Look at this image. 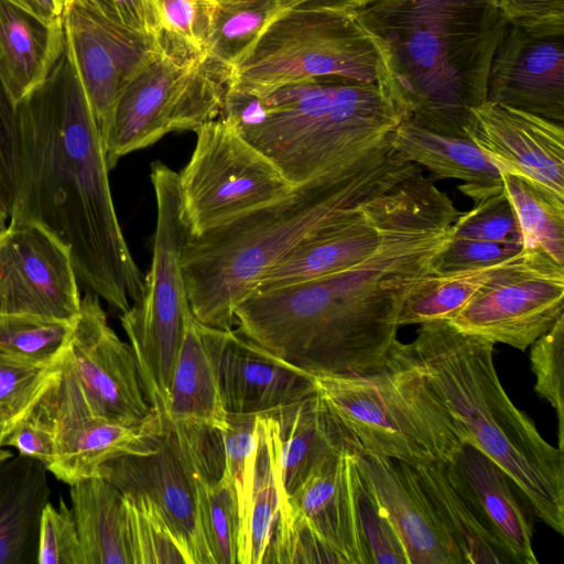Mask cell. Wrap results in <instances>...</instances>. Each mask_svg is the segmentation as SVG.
I'll return each instance as SVG.
<instances>
[{"label": "cell", "mask_w": 564, "mask_h": 564, "mask_svg": "<svg viewBox=\"0 0 564 564\" xmlns=\"http://www.w3.org/2000/svg\"><path fill=\"white\" fill-rule=\"evenodd\" d=\"M460 213L432 182L368 257L249 294L235 311L238 330L310 375H361L383 367L398 341L402 306L437 271Z\"/></svg>", "instance_id": "obj_1"}, {"label": "cell", "mask_w": 564, "mask_h": 564, "mask_svg": "<svg viewBox=\"0 0 564 564\" xmlns=\"http://www.w3.org/2000/svg\"><path fill=\"white\" fill-rule=\"evenodd\" d=\"M19 167L9 221H32L68 249L77 279L120 313L142 294L115 209L102 137L66 47L17 106Z\"/></svg>", "instance_id": "obj_2"}, {"label": "cell", "mask_w": 564, "mask_h": 564, "mask_svg": "<svg viewBox=\"0 0 564 564\" xmlns=\"http://www.w3.org/2000/svg\"><path fill=\"white\" fill-rule=\"evenodd\" d=\"M354 14L379 45L386 90L403 120L467 137L508 26L497 0H379Z\"/></svg>", "instance_id": "obj_3"}, {"label": "cell", "mask_w": 564, "mask_h": 564, "mask_svg": "<svg viewBox=\"0 0 564 564\" xmlns=\"http://www.w3.org/2000/svg\"><path fill=\"white\" fill-rule=\"evenodd\" d=\"M220 115L295 187L338 176L391 149L403 120L380 84L334 76L262 96L227 91Z\"/></svg>", "instance_id": "obj_4"}, {"label": "cell", "mask_w": 564, "mask_h": 564, "mask_svg": "<svg viewBox=\"0 0 564 564\" xmlns=\"http://www.w3.org/2000/svg\"><path fill=\"white\" fill-rule=\"evenodd\" d=\"M470 443L491 458L544 524L564 534V453L549 444L506 393L495 344L448 321L420 324L408 344Z\"/></svg>", "instance_id": "obj_5"}, {"label": "cell", "mask_w": 564, "mask_h": 564, "mask_svg": "<svg viewBox=\"0 0 564 564\" xmlns=\"http://www.w3.org/2000/svg\"><path fill=\"white\" fill-rule=\"evenodd\" d=\"M392 150L338 176L296 187L284 199L198 237L182 251L193 316L219 329L235 325V308L271 267L304 238L360 198L378 181Z\"/></svg>", "instance_id": "obj_6"}, {"label": "cell", "mask_w": 564, "mask_h": 564, "mask_svg": "<svg viewBox=\"0 0 564 564\" xmlns=\"http://www.w3.org/2000/svg\"><path fill=\"white\" fill-rule=\"evenodd\" d=\"M316 392L361 456L412 466L449 463L467 436L415 361L397 341L388 362L361 375H313Z\"/></svg>", "instance_id": "obj_7"}, {"label": "cell", "mask_w": 564, "mask_h": 564, "mask_svg": "<svg viewBox=\"0 0 564 564\" xmlns=\"http://www.w3.org/2000/svg\"><path fill=\"white\" fill-rule=\"evenodd\" d=\"M156 223L150 270L139 300L120 314L151 409L166 417L170 386L191 312L182 270L189 237L183 217L178 174L161 162L150 173Z\"/></svg>", "instance_id": "obj_8"}, {"label": "cell", "mask_w": 564, "mask_h": 564, "mask_svg": "<svg viewBox=\"0 0 564 564\" xmlns=\"http://www.w3.org/2000/svg\"><path fill=\"white\" fill-rule=\"evenodd\" d=\"M326 76L380 84L386 89L379 45L354 13L295 6L267 29L232 69L227 91L262 96L289 83Z\"/></svg>", "instance_id": "obj_9"}, {"label": "cell", "mask_w": 564, "mask_h": 564, "mask_svg": "<svg viewBox=\"0 0 564 564\" xmlns=\"http://www.w3.org/2000/svg\"><path fill=\"white\" fill-rule=\"evenodd\" d=\"M230 76L207 52L193 61L156 52L120 96L102 134L109 169L171 132L196 131L217 119Z\"/></svg>", "instance_id": "obj_10"}, {"label": "cell", "mask_w": 564, "mask_h": 564, "mask_svg": "<svg viewBox=\"0 0 564 564\" xmlns=\"http://www.w3.org/2000/svg\"><path fill=\"white\" fill-rule=\"evenodd\" d=\"M196 133L178 174L183 217L198 237L290 196L296 188L225 116Z\"/></svg>", "instance_id": "obj_11"}, {"label": "cell", "mask_w": 564, "mask_h": 564, "mask_svg": "<svg viewBox=\"0 0 564 564\" xmlns=\"http://www.w3.org/2000/svg\"><path fill=\"white\" fill-rule=\"evenodd\" d=\"M31 411L54 436L55 455L47 470L69 486L96 476L109 459L156 451L166 421L154 411L133 424L99 414L79 381L69 350Z\"/></svg>", "instance_id": "obj_12"}, {"label": "cell", "mask_w": 564, "mask_h": 564, "mask_svg": "<svg viewBox=\"0 0 564 564\" xmlns=\"http://www.w3.org/2000/svg\"><path fill=\"white\" fill-rule=\"evenodd\" d=\"M562 316L564 264L540 249H522L447 321L464 333L524 350Z\"/></svg>", "instance_id": "obj_13"}, {"label": "cell", "mask_w": 564, "mask_h": 564, "mask_svg": "<svg viewBox=\"0 0 564 564\" xmlns=\"http://www.w3.org/2000/svg\"><path fill=\"white\" fill-rule=\"evenodd\" d=\"M82 296L66 246L32 221L0 231V315H30L75 324Z\"/></svg>", "instance_id": "obj_14"}, {"label": "cell", "mask_w": 564, "mask_h": 564, "mask_svg": "<svg viewBox=\"0 0 564 564\" xmlns=\"http://www.w3.org/2000/svg\"><path fill=\"white\" fill-rule=\"evenodd\" d=\"M63 20L66 47L102 137L120 96L158 51L150 35L82 0L72 2Z\"/></svg>", "instance_id": "obj_15"}, {"label": "cell", "mask_w": 564, "mask_h": 564, "mask_svg": "<svg viewBox=\"0 0 564 564\" xmlns=\"http://www.w3.org/2000/svg\"><path fill=\"white\" fill-rule=\"evenodd\" d=\"M465 132L500 173L564 200L563 123L486 100L470 109Z\"/></svg>", "instance_id": "obj_16"}, {"label": "cell", "mask_w": 564, "mask_h": 564, "mask_svg": "<svg viewBox=\"0 0 564 564\" xmlns=\"http://www.w3.org/2000/svg\"><path fill=\"white\" fill-rule=\"evenodd\" d=\"M68 350L99 414L131 424L151 415L133 352L110 327L99 297L90 292L82 296Z\"/></svg>", "instance_id": "obj_17"}, {"label": "cell", "mask_w": 564, "mask_h": 564, "mask_svg": "<svg viewBox=\"0 0 564 564\" xmlns=\"http://www.w3.org/2000/svg\"><path fill=\"white\" fill-rule=\"evenodd\" d=\"M123 495L147 496L163 514L191 564H212L199 527L195 489L185 449L167 420L159 447L100 465L97 475Z\"/></svg>", "instance_id": "obj_18"}, {"label": "cell", "mask_w": 564, "mask_h": 564, "mask_svg": "<svg viewBox=\"0 0 564 564\" xmlns=\"http://www.w3.org/2000/svg\"><path fill=\"white\" fill-rule=\"evenodd\" d=\"M564 122V34L508 24L491 61L487 99Z\"/></svg>", "instance_id": "obj_19"}, {"label": "cell", "mask_w": 564, "mask_h": 564, "mask_svg": "<svg viewBox=\"0 0 564 564\" xmlns=\"http://www.w3.org/2000/svg\"><path fill=\"white\" fill-rule=\"evenodd\" d=\"M358 468L393 524L409 564H464L423 492L412 465L359 455Z\"/></svg>", "instance_id": "obj_20"}, {"label": "cell", "mask_w": 564, "mask_h": 564, "mask_svg": "<svg viewBox=\"0 0 564 564\" xmlns=\"http://www.w3.org/2000/svg\"><path fill=\"white\" fill-rule=\"evenodd\" d=\"M219 386L229 414L262 415L316 392L313 375L227 329L219 360Z\"/></svg>", "instance_id": "obj_21"}, {"label": "cell", "mask_w": 564, "mask_h": 564, "mask_svg": "<svg viewBox=\"0 0 564 564\" xmlns=\"http://www.w3.org/2000/svg\"><path fill=\"white\" fill-rule=\"evenodd\" d=\"M359 453L346 449L311 475L288 499L303 520L343 561L370 564L358 516Z\"/></svg>", "instance_id": "obj_22"}, {"label": "cell", "mask_w": 564, "mask_h": 564, "mask_svg": "<svg viewBox=\"0 0 564 564\" xmlns=\"http://www.w3.org/2000/svg\"><path fill=\"white\" fill-rule=\"evenodd\" d=\"M445 467L449 481L511 563L538 564L531 520L507 474L470 443H464L454 459L445 463Z\"/></svg>", "instance_id": "obj_23"}, {"label": "cell", "mask_w": 564, "mask_h": 564, "mask_svg": "<svg viewBox=\"0 0 564 564\" xmlns=\"http://www.w3.org/2000/svg\"><path fill=\"white\" fill-rule=\"evenodd\" d=\"M227 329L186 319L166 410L171 423L188 422L223 430L227 423L219 386V360Z\"/></svg>", "instance_id": "obj_24"}, {"label": "cell", "mask_w": 564, "mask_h": 564, "mask_svg": "<svg viewBox=\"0 0 564 564\" xmlns=\"http://www.w3.org/2000/svg\"><path fill=\"white\" fill-rule=\"evenodd\" d=\"M64 50V20L47 23L14 0H0V83L15 107L46 79Z\"/></svg>", "instance_id": "obj_25"}, {"label": "cell", "mask_w": 564, "mask_h": 564, "mask_svg": "<svg viewBox=\"0 0 564 564\" xmlns=\"http://www.w3.org/2000/svg\"><path fill=\"white\" fill-rule=\"evenodd\" d=\"M267 414L278 424L280 477L288 496L341 452H358L317 392Z\"/></svg>", "instance_id": "obj_26"}, {"label": "cell", "mask_w": 564, "mask_h": 564, "mask_svg": "<svg viewBox=\"0 0 564 564\" xmlns=\"http://www.w3.org/2000/svg\"><path fill=\"white\" fill-rule=\"evenodd\" d=\"M391 150L402 161L423 165L434 178L464 181L458 188L478 202L502 189L501 175L468 137H451L409 119L395 128Z\"/></svg>", "instance_id": "obj_27"}, {"label": "cell", "mask_w": 564, "mask_h": 564, "mask_svg": "<svg viewBox=\"0 0 564 564\" xmlns=\"http://www.w3.org/2000/svg\"><path fill=\"white\" fill-rule=\"evenodd\" d=\"M47 471L20 454L0 462V564L37 563L40 522L51 492Z\"/></svg>", "instance_id": "obj_28"}, {"label": "cell", "mask_w": 564, "mask_h": 564, "mask_svg": "<svg viewBox=\"0 0 564 564\" xmlns=\"http://www.w3.org/2000/svg\"><path fill=\"white\" fill-rule=\"evenodd\" d=\"M522 249L521 229L502 186L500 192L476 202L474 208L459 214L438 259L437 271L499 263Z\"/></svg>", "instance_id": "obj_29"}, {"label": "cell", "mask_w": 564, "mask_h": 564, "mask_svg": "<svg viewBox=\"0 0 564 564\" xmlns=\"http://www.w3.org/2000/svg\"><path fill=\"white\" fill-rule=\"evenodd\" d=\"M70 500L84 564H131L121 491L94 476L70 485Z\"/></svg>", "instance_id": "obj_30"}, {"label": "cell", "mask_w": 564, "mask_h": 564, "mask_svg": "<svg viewBox=\"0 0 564 564\" xmlns=\"http://www.w3.org/2000/svg\"><path fill=\"white\" fill-rule=\"evenodd\" d=\"M258 453L251 503L239 529L238 564H262L280 506L288 502L279 468V431L270 414L257 415Z\"/></svg>", "instance_id": "obj_31"}, {"label": "cell", "mask_w": 564, "mask_h": 564, "mask_svg": "<svg viewBox=\"0 0 564 564\" xmlns=\"http://www.w3.org/2000/svg\"><path fill=\"white\" fill-rule=\"evenodd\" d=\"M413 467L423 492L459 551L464 564H512L449 481L445 463Z\"/></svg>", "instance_id": "obj_32"}, {"label": "cell", "mask_w": 564, "mask_h": 564, "mask_svg": "<svg viewBox=\"0 0 564 564\" xmlns=\"http://www.w3.org/2000/svg\"><path fill=\"white\" fill-rule=\"evenodd\" d=\"M180 441L188 458L198 522L212 564H238L240 520L236 491L220 469L198 459Z\"/></svg>", "instance_id": "obj_33"}, {"label": "cell", "mask_w": 564, "mask_h": 564, "mask_svg": "<svg viewBox=\"0 0 564 564\" xmlns=\"http://www.w3.org/2000/svg\"><path fill=\"white\" fill-rule=\"evenodd\" d=\"M159 53L193 61L207 52L218 0H143Z\"/></svg>", "instance_id": "obj_34"}, {"label": "cell", "mask_w": 564, "mask_h": 564, "mask_svg": "<svg viewBox=\"0 0 564 564\" xmlns=\"http://www.w3.org/2000/svg\"><path fill=\"white\" fill-rule=\"evenodd\" d=\"M295 0H218L207 54L231 72Z\"/></svg>", "instance_id": "obj_35"}, {"label": "cell", "mask_w": 564, "mask_h": 564, "mask_svg": "<svg viewBox=\"0 0 564 564\" xmlns=\"http://www.w3.org/2000/svg\"><path fill=\"white\" fill-rule=\"evenodd\" d=\"M503 191L516 213L523 249H540L564 264V200L522 177L500 173Z\"/></svg>", "instance_id": "obj_36"}, {"label": "cell", "mask_w": 564, "mask_h": 564, "mask_svg": "<svg viewBox=\"0 0 564 564\" xmlns=\"http://www.w3.org/2000/svg\"><path fill=\"white\" fill-rule=\"evenodd\" d=\"M503 261L470 269L436 271L425 276L405 300L399 326L449 319Z\"/></svg>", "instance_id": "obj_37"}, {"label": "cell", "mask_w": 564, "mask_h": 564, "mask_svg": "<svg viewBox=\"0 0 564 564\" xmlns=\"http://www.w3.org/2000/svg\"><path fill=\"white\" fill-rule=\"evenodd\" d=\"M74 325L30 315H0V355L57 366L69 348Z\"/></svg>", "instance_id": "obj_38"}, {"label": "cell", "mask_w": 564, "mask_h": 564, "mask_svg": "<svg viewBox=\"0 0 564 564\" xmlns=\"http://www.w3.org/2000/svg\"><path fill=\"white\" fill-rule=\"evenodd\" d=\"M123 498L131 564H191L184 549L151 499L143 495H123Z\"/></svg>", "instance_id": "obj_39"}, {"label": "cell", "mask_w": 564, "mask_h": 564, "mask_svg": "<svg viewBox=\"0 0 564 564\" xmlns=\"http://www.w3.org/2000/svg\"><path fill=\"white\" fill-rule=\"evenodd\" d=\"M220 432L225 455L224 476L236 491L241 525L253 491L258 453L257 415L227 413L226 426Z\"/></svg>", "instance_id": "obj_40"}, {"label": "cell", "mask_w": 564, "mask_h": 564, "mask_svg": "<svg viewBox=\"0 0 564 564\" xmlns=\"http://www.w3.org/2000/svg\"><path fill=\"white\" fill-rule=\"evenodd\" d=\"M564 316L539 337L530 351L531 369L535 376L534 390L550 402L558 423V448H564Z\"/></svg>", "instance_id": "obj_41"}, {"label": "cell", "mask_w": 564, "mask_h": 564, "mask_svg": "<svg viewBox=\"0 0 564 564\" xmlns=\"http://www.w3.org/2000/svg\"><path fill=\"white\" fill-rule=\"evenodd\" d=\"M58 370L59 364L39 366L0 355V409L23 416L56 378Z\"/></svg>", "instance_id": "obj_42"}, {"label": "cell", "mask_w": 564, "mask_h": 564, "mask_svg": "<svg viewBox=\"0 0 564 564\" xmlns=\"http://www.w3.org/2000/svg\"><path fill=\"white\" fill-rule=\"evenodd\" d=\"M357 505L359 522L371 563L409 564L406 552L393 524L361 475L358 484Z\"/></svg>", "instance_id": "obj_43"}, {"label": "cell", "mask_w": 564, "mask_h": 564, "mask_svg": "<svg viewBox=\"0 0 564 564\" xmlns=\"http://www.w3.org/2000/svg\"><path fill=\"white\" fill-rule=\"evenodd\" d=\"M37 563L84 564L75 519L63 498L58 507L48 502L42 512Z\"/></svg>", "instance_id": "obj_44"}, {"label": "cell", "mask_w": 564, "mask_h": 564, "mask_svg": "<svg viewBox=\"0 0 564 564\" xmlns=\"http://www.w3.org/2000/svg\"><path fill=\"white\" fill-rule=\"evenodd\" d=\"M17 107L0 83V215L9 220L18 180Z\"/></svg>", "instance_id": "obj_45"}, {"label": "cell", "mask_w": 564, "mask_h": 564, "mask_svg": "<svg viewBox=\"0 0 564 564\" xmlns=\"http://www.w3.org/2000/svg\"><path fill=\"white\" fill-rule=\"evenodd\" d=\"M508 24L536 34H564V0H497Z\"/></svg>", "instance_id": "obj_46"}, {"label": "cell", "mask_w": 564, "mask_h": 564, "mask_svg": "<svg viewBox=\"0 0 564 564\" xmlns=\"http://www.w3.org/2000/svg\"><path fill=\"white\" fill-rule=\"evenodd\" d=\"M2 446L14 447L20 455L41 462L46 468L53 463L55 455L53 433L31 409L17 421L4 437Z\"/></svg>", "instance_id": "obj_47"}, {"label": "cell", "mask_w": 564, "mask_h": 564, "mask_svg": "<svg viewBox=\"0 0 564 564\" xmlns=\"http://www.w3.org/2000/svg\"><path fill=\"white\" fill-rule=\"evenodd\" d=\"M110 20L133 31L148 34L143 0H82ZM149 35V34H148Z\"/></svg>", "instance_id": "obj_48"}, {"label": "cell", "mask_w": 564, "mask_h": 564, "mask_svg": "<svg viewBox=\"0 0 564 564\" xmlns=\"http://www.w3.org/2000/svg\"><path fill=\"white\" fill-rule=\"evenodd\" d=\"M31 13L47 23L63 20L74 0H14Z\"/></svg>", "instance_id": "obj_49"}, {"label": "cell", "mask_w": 564, "mask_h": 564, "mask_svg": "<svg viewBox=\"0 0 564 564\" xmlns=\"http://www.w3.org/2000/svg\"><path fill=\"white\" fill-rule=\"evenodd\" d=\"M296 6L318 7L355 13L379 0H295Z\"/></svg>", "instance_id": "obj_50"}, {"label": "cell", "mask_w": 564, "mask_h": 564, "mask_svg": "<svg viewBox=\"0 0 564 564\" xmlns=\"http://www.w3.org/2000/svg\"><path fill=\"white\" fill-rule=\"evenodd\" d=\"M19 419L0 409V462L12 456L10 452L2 449V442Z\"/></svg>", "instance_id": "obj_51"}, {"label": "cell", "mask_w": 564, "mask_h": 564, "mask_svg": "<svg viewBox=\"0 0 564 564\" xmlns=\"http://www.w3.org/2000/svg\"><path fill=\"white\" fill-rule=\"evenodd\" d=\"M8 220L0 215V231L7 226Z\"/></svg>", "instance_id": "obj_52"}]
</instances>
